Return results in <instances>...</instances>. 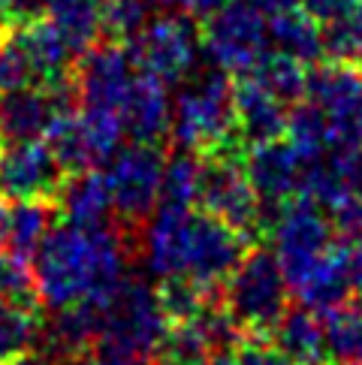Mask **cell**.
<instances>
[{
	"mask_svg": "<svg viewBox=\"0 0 362 365\" xmlns=\"http://www.w3.org/2000/svg\"><path fill=\"white\" fill-rule=\"evenodd\" d=\"M127 247L118 227L82 230L55 220L28 263L40 305L58 311L82 299L106 302L127 278Z\"/></svg>",
	"mask_w": 362,
	"mask_h": 365,
	"instance_id": "6da1fadb",
	"label": "cell"
},
{
	"mask_svg": "<svg viewBox=\"0 0 362 365\" xmlns=\"http://www.w3.org/2000/svg\"><path fill=\"white\" fill-rule=\"evenodd\" d=\"M232 76L221 67L193 70L190 82L181 85L172 103L170 142L175 151L214 154L242 151L244 142L236 133V106H232Z\"/></svg>",
	"mask_w": 362,
	"mask_h": 365,
	"instance_id": "7a4b0ae2",
	"label": "cell"
},
{
	"mask_svg": "<svg viewBox=\"0 0 362 365\" xmlns=\"http://www.w3.org/2000/svg\"><path fill=\"white\" fill-rule=\"evenodd\" d=\"M290 284L275 251L251 247L236 272L224 281V305L248 338H272L290 311Z\"/></svg>",
	"mask_w": 362,
	"mask_h": 365,
	"instance_id": "3957f363",
	"label": "cell"
},
{
	"mask_svg": "<svg viewBox=\"0 0 362 365\" xmlns=\"http://www.w3.org/2000/svg\"><path fill=\"white\" fill-rule=\"evenodd\" d=\"M163 169V148L145 145V142H133V145L121 148L106 166V181L115 202V227L130 245L136 236H142L145 220L160 205Z\"/></svg>",
	"mask_w": 362,
	"mask_h": 365,
	"instance_id": "277c9868",
	"label": "cell"
},
{
	"mask_svg": "<svg viewBox=\"0 0 362 365\" xmlns=\"http://www.w3.org/2000/svg\"><path fill=\"white\" fill-rule=\"evenodd\" d=\"M269 236L290 290H296L335 247L332 224L323 208L308 197H293L290 202H284L272 220Z\"/></svg>",
	"mask_w": 362,
	"mask_h": 365,
	"instance_id": "5b68a950",
	"label": "cell"
},
{
	"mask_svg": "<svg viewBox=\"0 0 362 365\" xmlns=\"http://www.w3.org/2000/svg\"><path fill=\"white\" fill-rule=\"evenodd\" d=\"M136 70L157 76L166 85H178L200 67L202 51V28H197L193 16L163 12L151 16L133 43H127Z\"/></svg>",
	"mask_w": 362,
	"mask_h": 365,
	"instance_id": "8992f818",
	"label": "cell"
},
{
	"mask_svg": "<svg viewBox=\"0 0 362 365\" xmlns=\"http://www.w3.org/2000/svg\"><path fill=\"white\" fill-rule=\"evenodd\" d=\"M202 48L214 67L248 76L269 51V21L248 0H229L202 24Z\"/></svg>",
	"mask_w": 362,
	"mask_h": 365,
	"instance_id": "52a82bcc",
	"label": "cell"
},
{
	"mask_svg": "<svg viewBox=\"0 0 362 365\" xmlns=\"http://www.w3.org/2000/svg\"><path fill=\"white\" fill-rule=\"evenodd\" d=\"M200 212L227 220L244 236L260 239V200L244 173L242 151H214L202 158L200 175Z\"/></svg>",
	"mask_w": 362,
	"mask_h": 365,
	"instance_id": "ba28073f",
	"label": "cell"
},
{
	"mask_svg": "<svg viewBox=\"0 0 362 365\" xmlns=\"http://www.w3.org/2000/svg\"><path fill=\"white\" fill-rule=\"evenodd\" d=\"M166 326H170V320H166L160 308L157 287H151L139 278H124V284L103 305L100 341H115L139 356L151 359Z\"/></svg>",
	"mask_w": 362,
	"mask_h": 365,
	"instance_id": "9c48e42d",
	"label": "cell"
},
{
	"mask_svg": "<svg viewBox=\"0 0 362 365\" xmlns=\"http://www.w3.org/2000/svg\"><path fill=\"white\" fill-rule=\"evenodd\" d=\"M251 247V236L229 227L227 220L205 212H193L187 227L185 275L202 284H224Z\"/></svg>",
	"mask_w": 362,
	"mask_h": 365,
	"instance_id": "30bf717a",
	"label": "cell"
},
{
	"mask_svg": "<svg viewBox=\"0 0 362 365\" xmlns=\"http://www.w3.org/2000/svg\"><path fill=\"white\" fill-rule=\"evenodd\" d=\"M67 181V169L58 163L43 139L0 142V200H51Z\"/></svg>",
	"mask_w": 362,
	"mask_h": 365,
	"instance_id": "8fae6325",
	"label": "cell"
},
{
	"mask_svg": "<svg viewBox=\"0 0 362 365\" xmlns=\"http://www.w3.org/2000/svg\"><path fill=\"white\" fill-rule=\"evenodd\" d=\"M133 76H136V63L130 58V48L115 40L97 43L94 48L82 55V63L76 70L79 106L121 112Z\"/></svg>",
	"mask_w": 362,
	"mask_h": 365,
	"instance_id": "7c38bea8",
	"label": "cell"
},
{
	"mask_svg": "<svg viewBox=\"0 0 362 365\" xmlns=\"http://www.w3.org/2000/svg\"><path fill=\"white\" fill-rule=\"evenodd\" d=\"M244 173L263 208H281L302 193L305 160L287 139H275L244 151Z\"/></svg>",
	"mask_w": 362,
	"mask_h": 365,
	"instance_id": "4fadbf2b",
	"label": "cell"
},
{
	"mask_svg": "<svg viewBox=\"0 0 362 365\" xmlns=\"http://www.w3.org/2000/svg\"><path fill=\"white\" fill-rule=\"evenodd\" d=\"M232 106H236V133L244 142V148L266 145V142L287 136L290 106L272 97L254 76H236Z\"/></svg>",
	"mask_w": 362,
	"mask_h": 365,
	"instance_id": "5bb4252c",
	"label": "cell"
},
{
	"mask_svg": "<svg viewBox=\"0 0 362 365\" xmlns=\"http://www.w3.org/2000/svg\"><path fill=\"white\" fill-rule=\"evenodd\" d=\"M193 208L160 202L154 215L142 227V254L151 275L170 278L185 275V251H187V227Z\"/></svg>",
	"mask_w": 362,
	"mask_h": 365,
	"instance_id": "9a60e30c",
	"label": "cell"
},
{
	"mask_svg": "<svg viewBox=\"0 0 362 365\" xmlns=\"http://www.w3.org/2000/svg\"><path fill=\"white\" fill-rule=\"evenodd\" d=\"M121 121L133 142L160 145L163 139H170L172 100H170V91H166V82H160L157 76H151L145 70H136L121 106Z\"/></svg>",
	"mask_w": 362,
	"mask_h": 365,
	"instance_id": "2e32d148",
	"label": "cell"
},
{
	"mask_svg": "<svg viewBox=\"0 0 362 365\" xmlns=\"http://www.w3.org/2000/svg\"><path fill=\"white\" fill-rule=\"evenodd\" d=\"M55 205H58V217L73 227H82V230L115 227V202H112L109 181H106V173H97V169L67 175L63 187L55 197Z\"/></svg>",
	"mask_w": 362,
	"mask_h": 365,
	"instance_id": "e0dca14e",
	"label": "cell"
},
{
	"mask_svg": "<svg viewBox=\"0 0 362 365\" xmlns=\"http://www.w3.org/2000/svg\"><path fill=\"white\" fill-rule=\"evenodd\" d=\"M305 97L329 115V121L347 118L362 106V67L341 61H320L308 70Z\"/></svg>",
	"mask_w": 362,
	"mask_h": 365,
	"instance_id": "ac0fdd59",
	"label": "cell"
},
{
	"mask_svg": "<svg viewBox=\"0 0 362 365\" xmlns=\"http://www.w3.org/2000/svg\"><path fill=\"white\" fill-rule=\"evenodd\" d=\"M58 106L40 85L0 97V142H33L48 133Z\"/></svg>",
	"mask_w": 362,
	"mask_h": 365,
	"instance_id": "d6986e66",
	"label": "cell"
},
{
	"mask_svg": "<svg viewBox=\"0 0 362 365\" xmlns=\"http://www.w3.org/2000/svg\"><path fill=\"white\" fill-rule=\"evenodd\" d=\"M272 341L299 365H329L332 359L323 317L305 305L290 308L281 317L275 332H272Z\"/></svg>",
	"mask_w": 362,
	"mask_h": 365,
	"instance_id": "ffe728a7",
	"label": "cell"
},
{
	"mask_svg": "<svg viewBox=\"0 0 362 365\" xmlns=\"http://www.w3.org/2000/svg\"><path fill=\"white\" fill-rule=\"evenodd\" d=\"M12 31H16L24 51H28L33 76H36V85L40 88L76 76L73 73V51H70L67 43H63V36L58 34V28L46 16L31 21V24H21V28H12Z\"/></svg>",
	"mask_w": 362,
	"mask_h": 365,
	"instance_id": "44dd1931",
	"label": "cell"
},
{
	"mask_svg": "<svg viewBox=\"0 0 362 365\" xmlns=\"http://www.w3.org/2000/svg\"><path fill=\"white\" fill-rule=\"evenodd\" d=\"M58 205L51 200H21L6 205V230H4V251L9 257L31 263L33 251L46 239V232L55 227Z\"/></svg>",
	"mask_w": 362,
	"mask_h": 365,
	"instance_id": "7402d4cb",
	"label": "cell"
},
{
	"mask_svg": "<svg viewBox=\"0 0 362 365\" xmlns=\"http://www.w3.org/2000/svg\"><path fill=\"white\" fill-rule=\"evenodd\" d=\"M269 48L314 67L323 58V28L305 9H287L269 19Z\"/></svg>",
	"mask_w": 362,
	"mask_h": 365,
	"instance_id": "603a6c76",
	"label": "cell"
},
{
	"mask_svg": "<svg viewBox=\"0 0 362 365\" xmlns=\"http://www.w3.org/2000/svg\"><path fill=\"white\" fill-rule=\"evenodd\" d=\"M46 19L58 28L73 58H82L103 36V0H46Z\"/></svg>",
	"mask_w": 362,
	"mask_h": 365,
	"instance_id": "cb8c5ba5",
	"label": "cell"
},
{
	"mask_svg": "<svg viewBox=\"0 0 362 365\" xmlns=\"http://www.w3.org/2000/svg\"><path fill=\"white\" fill-rule=\"evenodd\" d=\"M157 299L170 323L197 320L205 308L224 305V284H202L190 275H170L160 278Z\"/></svg>",
	"mask_w": 362,
	"mask_h": 365,
	"instance_id": "d4e9b609",
	"label": "cell"
},
{
	"mask_svg": "<svg viewBox=\"0 0 362 365\" xmlns=\"http://www.w3.org/2000/svg\"><path fill=\"white\" fill-rule=\"evenodd\" d=\"M296 148V154L311 163V160H320L323 154L332 148V121L329 115L323 112L320 106H314L311 100H299L290 106V115H287V136H284Z\"/></svg>",
	"mask_w": 362,
	"mask_h": 365,
	"instance_id": "484cf974",
	"label": "cell"
},
{
	"mask_svg": "<svg viewBox=\"0 0 362 365\" xmlns=\"http://www.w3.org/2000/svg\"><path fill=\"white\" fill-rule=\"evenodd\" d=\"M43 142L51 148L58 163L67 169V175L85 173V169H97L94 151H90V145H88V133L82 127V112L79 109L55 115V121H51Z\"/></svg>",
	"mask_w": 362,
	"mask_h": 365,
	"instance_id": "4316f807",
	"label": "cell"
},
{
	"mask_svg": "<svg viewBox=\"0 0 362 365\" xmlns=\"http://www.w3.org/2000/svg\"><path fill=\"white\" fill-rule=\"evenodd\" d=\"M329 354L335 362L362 365V293L351 296L344 305L323 314Z\"/></svg>",
	"mask_w": 362,
	"mask_h": 365,
	"instance_id": "83f0119b",
	"label": "cell"
},
{
	"mask_svg": "<svg viewBox=\"0 0 362 365\" xmlns=\"http://www.w3.org/2000/svg\"><path fill=\"white\" fill-rule=\"evenodd\" d=\"M248 76H254V79L260 82L272 97H278L281 103H287V106L299 103L305 97V88H308L305 63L296 61V58L281 55V51H272V48L260 61H257V67Z\"/></svg>",
	"mask_w": 362,
	"mask_h": 365,
	"instance_id": "f1b7e54d",
	"label": "cell"
},
{
	"mask_svg": "<svg viewBox=\"0 0 362 365\" xmlns=\"http://www.w3.org/2000/svg\"><path fill=\"white\" fill-rule=\"evenodd\" d=\"M151 359L166 362V365H209L212 347L205 341L197 320H181V323L166 326V332Z\"/></svg>",
	"mask_w": 362,
	"mask_h": 365,
	"instance_id": "f546056e",
	"label": "cell"
},
{
	"mask_svg": "<svg viewBox=\"0 0 362 365\" xmlns=\"http://www.w3.org/2000/svg\"><path fill=\"white\" fill-rule=\"evenodd\" d=\"M40 317L36 311L19 308L12 302H0V365H9L12 359L33 350L36 335H40Z\"/></svg>",
	"mask_w": 362,
	"mask_h": 365,
	"instance_id": "4dcf8cb0",
	"label": "cell"
},
{
	"mask_svg": "<svg viewBox=\"0 0 362 365\" xmlns=\"http://www.w3.org/2000/svg\"><path fill=\"white\" fill-rule=\"evenodd\" d=\"M200 175H202V154L175 151L163 169V187L160 202L172 205H197L200 197Z\"/></svg>",
	"mask_w": 362,
	"mask_h": 365,
	"instance_id": "1f68e13d",
	"label": "cell"
},
{
	"mask_svg": "<svg viewBox=\"0 0 362 365\" xmlns=\"http://www.w3.org/2000/svg\"><path fill=\"white\" fill-rule=\"evenodd\" d=\"M151 0H103V34L115 43H133L151 21Z\"/></svg>",
	"mask_w": 362,
	"mask_h": 365,
	"instance_id": "d6a6232c",
	"label": "cell"
},
{
	"mask_svg": "<svg viewBox=\"0 0 362 365\" xmlns=\"http://www.w3.org/2000/svg\"><path fill=\"white\" fill-rule=\"evenodd\" d=\"M323 55L326 61L362 67V4L338 21L323 24Z\"/></svg>",
	"mask_w": 362,
	"mask_h": 365,
	"instance_id": "836d02e7",
	"label": "cell"
},
{
	"mask_svg": "<svg viewBox=\"0 0 362 365\" xmlns=\"http://www.w3.org/2000/svg\"><path fill=\"white\" fill-rule=\"evenodd\" d=\"M31 85H36L31 58L16 36V31L6 28L0 34V94H12V91H21Z\"/></svg>",
	"mask_w": 362,
	"mask_h": 365,
	"instance_id": "e575fe53",
	"label": "cell"
},
{
	"mask_svg": "<svg viewBox=\"0 0 362 365\" xmlns=\"http://www.w3.org/2000/svg\"><path fill=\"white\" fill-rule=\"evenodd\" d=\"M0 302H12V305L28 308V311L43 308L28 263L9 257L6 251H0Z\"/></svg>",
	"mask_w": 362,
	"mask_h": 365,
	"instance_id": "d590c367",
	"label": "cell"
},
{
	"mask_svg": "<svg viewBox=\"0 0 362 365\" xmlns=\"http://www.w3.org/2000/svg\"><path fill=\"white\" fill-rule=\"evenodd\" d=\"M329 224L335 230V239L341 242H362V190L344 197L338 205L329 208Z\"/></svg>",
	"mask_w": 362,
	"mask_h": 365,
	"instance_id": "8d00e7d4",
	"label": "cell"
},
{
	"mask_svg": "<svg viewBox=\"0 0 362 365\" xmlns=\"http://www.w3.org/2000/svg\"><path fill=\"white\" fill-rule=\"evenodd\" d=\"M236 356L242 365H299L284 354L272 338H248L244 335L242 344L236 347Z\"/></svg>",
	"mask_w": 362,
	"mask_h": 365,
	"instance_id": "74e56055",
	"label": "cell"
},
{
	"mask_svg": "<svg viewBox=\"0 0 362 365\" xmlns=\"http://www.w3.org/2000/svg\"><path fill=\"white\" fill-rule=\"evenodd\" d=\"M335 259L353 293H362V242H335Z\"/></svg>",
	"mask_w": 362,
	"mask_h": 365,
	"instance_id": "f35d334b",
	"label": "cell"
},
{
	"mask_svg": "<svg viewBox=\"0 0 362 365\" xmlns=\"http://www.w3.org/2000/svg\"><path fill=\"white\" fill-rule=\"evenodd\" d=\"M46 16V0H0V24L21 28Z\"/></svg>",
	"mask_w": 362,
	"mask_h": 365,
	"instance_id": "ab89813d",
	"label": "cell"
},
{
	"mask_svg": "<svg viewBox=\"0 0 362 365\" xmlns=\"http://www.w3.org/2000/svg\"><path fill=\"white\" fill-rule=\"evenodd\" d=\"M362 0H299V9H305L323 28V24H332L347 12H353Z\"/></svg>",
	"mask_w": 362,
	"mask_h": 365,
	"instance_id": "60d3db41",
	"label": "cell"
},
{
	"mask_svg": "<svg viewBox=\"0 0 362 365\" xmlns=\"http://www.w3.org/2000/svg\"><path fill=\"white\" fill-rule=\"evenodd\" d=\"M94 359L97 365H148L151 359L133 354V350H127L115 341H97L94 347Z\"/></svg>",
	"mask_w": 362,
	"mask_h": 365,
	"instance_id": "b9f144b4",
	"label": "cell"
},
{
	"mask_svg": "<svg viewBox=\"0 0 362 365\" xmlns=\"http://www.w3.org/2000/svg\"><path fill=\"white\" fill-rule=\"evenodd\" d=\"M248 4H251L257 12H263L266 19H272V16H278V12L296 9V6H299V0H248Z\"/></svg>",
	"mask_w": 362,
	"mask_h": 365,
	"instance_id": "7bdbcfd3",
	"label": "cell"
},
{
	"mask_svg": "<svg viewBox=\"0 0 362 365\" xmlns=\"http://www.w3.org/2000/svg\"><path fill=\"white\" fill-rule=\"evenodd\" d=\"M151 6L163 12H185V0H151Z\"/></svg>",
	"mask_w": 362,
	"mask_h": 365,
	"instance_id": "ee69618b",
	"label": "cell"
},
{
	"mask_svg": "<svg viewBox=\"0 0 362 365\" xmlns=\"http://www.w3.org/2000/svg\"><path fill=\"white\" fill-rule=\"evenodd\" d=\"M209 365H242L239 356H236V350H229V354H214L209 359Z\"/></svg>",
	"mask_w": 362,
	"mask_h": 365,
	"instance_id": "f6af8a7d",
	"label": "cell"
},
{
	"mask_svg": "<svg viewBox=\"0 0 362 365\" xmlns=\"http://www.w3.org/2000/svg\"><path fill=\"white\" fill-rule=\"evenodd\" d=\"M4 230H6V200H0V245H4Z\"/></svg>",
	"mask_w": 362,
	"mask_h": 365,
	"instance_id": "bcb514c9",
	"label": "cell"
},
{
	"mask_svg": "<svg viewBox=\"0 0 362 365\" xmlns=\"http://www.w3.org/2000/svg\"><path fill=\"white\" fill-rule=\"evenodd\" d=\"M148 365H166V362H154V359H151V362H148Z\"/></svg>",
	"mask_w": 362,
	"mask_h": 365,
	"instance_id": "7dc6e473",
	"label": "cell"
},
{
	"mask_svg": "<svg viewBox=\"0 0 362 365\" xmlns=\"http://www.w3.org/2000/svg\"><path fill=\"white\" fill-rule=\"evenodd\" d=\"M4 31H6V28H4V24H0V34H4Z\"/></svg>",
	"mask_w": 362,
	"mask_h": 365,
	"instance_id": "c3c4849f",
	"label": "cell"
},
{
	"mask_svg": "<svg viewBox=\"0 0 362 365\" xmlns=\"http://www.w3.org/2000/svg\"><path fill=\"white\" fill-rule=\"evenodd\" d=\"M338 365H347V362H338Z\"/></svg>",
	"mask_w": 362,
	"mask_h": 365,
	"instance_id": "681fc988",
	"label": "cell"
}]
</instances>
